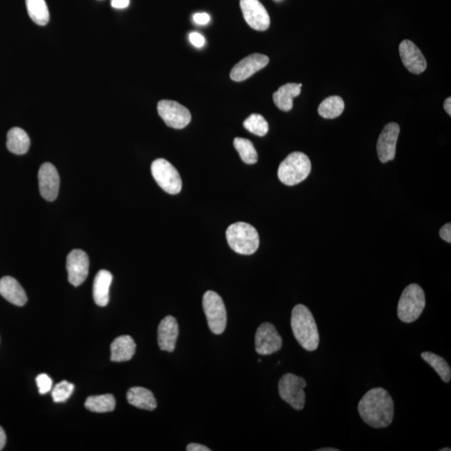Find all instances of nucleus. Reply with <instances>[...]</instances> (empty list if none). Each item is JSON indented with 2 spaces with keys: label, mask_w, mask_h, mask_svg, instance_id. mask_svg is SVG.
I'll list each match as a JSON object with an SVG mask.
<instances>
[{
  "label": "nucleus",
  "mask_w": 451,
  "mask_h": 451,
  "mask_svg": "<svg viewBox=\"0 0 451 451\" xmlns=\"http://www.w3.org/2000/svg\"><path fill=\"white\" fill-rule=\"evenodd\" d=\"M246 22L255 31H264L269 28L270 17L259 0H240Z\"/></svg>",
  "instance_id": "12"
},
{
  "label": "nucleus",
  "mask_w": 451,
  "mask_h": 451,
  "mask_svg": "<svg viewBox=\"0 0 451 451\" xmlns=\"http://www.w3.org/2000/svg\"><path fill=\"white\" fill-rule=\"evenodd\" d=\"M440 236L443 240L451 242V224L447 223L440 230Z\"/></svg>",
  "instance_id": "33"
},
{
  "label": "nucleus",
  "mask_w": 451,
  "mask_h": 451,
  "mask_svg": "<svg viewBox=\"0 0 451 451\" xmlns=\"http://www.w3.org/2000/svg\"><path fill=\"white\" fill-rule=\"evenodd\" d=\"M421 358L436 371V373L440 376L443 381L445 383H449L450 381V367L444 358L432 352L422 353Z\"/></svg>",
  "instance_id": "27"
},
{
  "label": "nucleus",
  "mask_w": 451,
  "mask_h": 451,
  "mask_svg": "<svg viewBox=\"0 0 451 451\" xmlns=\"http://www.w3.org/2000/svg\"><path fill=\"white\" fill-rule=\"evenodd\" d=\"M292 333L304 349L315 351L319 345V333L315 317L309 309L298 304L292 309L291 317Z\"/></svg>",
  "instance_id": "2"
},
{
  "label": "nucleus",
  "mask_w": 451,
  "mask_h": 451,
  "mask_svg": "<svg viewBox=\"0 0 451 451\" xmlns=\"http://www.w3.org/2000/svg\"><path fill=\"white\" fill-rule=\"evenodd\" d=\"M244 127L258 136H264L269 132V123L264 117L259 114L251 115L244 122Z\"/></svg>",
  "instance_id": "29"
},
{
  "label": "nucleus",
  "mask_w": 451,
  "mask_h": 451,
  "mask_svg": "<svg viewBox=\"0 0 451 451\" xmlns=\"http://www.w3.org/2000/svg\"><path fill=\"white\" fill-rule=\"evenodd\" d=\"M312 165L307 155L292 152L284 159L278 167L280 181L287 186H295L306 179L311 173Z\"/></svg>",
  "instance_id": "4"
},
{
  "label": "nucleus",
  "mask_w": 451,
  "mask_h": 451,
  "mask_svg": "<svg viewBox=\"0 0 451 451\" xmlns=\"http://www.w3.org/2000/svg\"><path fill=\"white\" fill-rule=\"evenodd\" d=\"M425 307L424 290L412 283L404 288L398 304V317L404 323H413L421 315Z\"/></svg>",
  "instance_id": "5"
},
{
  "label": "nucleus",
  "mask_w": 451,
  "mask_h": 451,
  "mask_svg": "<svg viewBox=\"0 0 451 451\" xmlns=\"http://www.w3.org/2000/svg\"><path fill=\"white\" fill-rule=\"evenodd\" d=\"M211 18L207 13H198L193 16L195 23L198 24H207Z\"/></svg>",
  "instance_id": "34"
},
{
  "label": "nucleus",
  "mask_w": 451,
  "mask_h": 451,
  "mask_svg": "<svg viewBox=\"0 0 451 451\" xmlns=\"http://www.w3.org/2000/svg\"><path fill=\"white\" fill-rule=\"evenodd\" d=\"M401 60L406 69L413 74L423 73L427 67L424 54L412 41L405 40L399 45Z\"/></svg>",
  "instance_id": "16"
},
{
  "label": "nucleus",
  "mask_w": 451,
  "mask_h": 451,
  "mask_svg": "<svg viewBox=\"0 0 451 451\" xmlns=\"http://www.w3.org/2000/svg\"><path fill=\"white\" fill-rule=\"evenodd\" d=\"M129 0H111V6L115 8H125L129 6Z\"/></svg>",
  "instance_id": "36"
},
{
  "label": "nucleus",
  "mask_w": 451,
  "mask_h": 451,
  "mask_svg": "<svg viewBox=\"0 0 451 451\" xmlns=\"http://www.w3.org/2000/svg\"><path fill=\"white\" fill-rule=\"evenodd\" d=\"M283 345L282 337L270 323L259 326L255 335V348L261 355H270L278 352Z\"/></svg>",
  "instance_id": "10"
},
{
  "label": "nucleus",
  "mask_w": 451,
  "mask_h": 451,
  "mask_svg": "<svg viewBox=\"0 0 451 451\" xmlns=\"http://www.w3.org/2000/svg\"><path fill=\"white\" fill-rule=\"evenodd\" d=\"M451 450L450 448H445V449H441L440 451H450Z\"/></svg>",
  "instance_id": "40"
},
{
  "label": "nucleus",
  "mask_w": 451,
  "mask_h": 451,
  "mask_svg": "<svg viewBox=\"0 0 451 451\" xmlns=\"http://www.w3.org/2000/svg\"><path fill=\"white\" fill-rule=\"evenodd\" d=\"M205 315L209 329L215 334H221L227 327V310L223 299L216 292H205L203 299Z\"/></svg>",
  "instance_id": "6"
},
{
  "label": "nucleus",
  "mask_w": 451,
  "mask_h": 451,
  "mask_svg": "<svg viewBox=\"0 0 451 451\" xmlns=\"http://www.w3.org/2000/svg\"><path fill=\"white\" fill-rule=\"evenodd\" d=\"M31 19L37 24L44 26L49 20V13L45 0H25Z\"/></svg>",
  "instance_id": "26"
},
{
  "label": "nucleus",
  "mask_w": 451,
  "mask_h": 451,
  "mask_svg": "<svg viewBox=\"0 0 451 451\" xmlns=\"http://www.w3.org/2000/svg\"><path fill=\"white\" fill-rule=\"evenodd\" d=\"M89 257L86 252L79 249L71 251L66 261L70 283L74 287L81 285L89 274Z\"/></svg>",
  "instance_id": "11"
},
{
  "label": "nucleus",
  "mask_w": 451,
  "mask_h": 451,
  "mask_svg": "<svg viewBox=\"0 0 451 451\" xmlns=\"http://www.w3.org/2000/svg\"><path fill=\"white\" fill-rule=\"evenodd\" d=\"M226 236L230 248L242 255L253 254L260 244L256 228L242 221L230 225Z\"/></svg>",
  "instance_id": "3"
},
{
  "label": "nucleus",
  "mask_w": 451,
  "mask_h": 451,
  "mask_svg": "<svg viewBox=\"0 0 451 451\" xmlns=\"http://www.w3.org/2000/svg\"><path fill=\"white\" fill-rule=\"evenodd\" d=\"M74 384L66 381H61L56 384L52 390V398L54 402H65L70 398L74 391Z\"/></svg>",
  "instance_id": "30"
},
{
  "label": "nucleus",
  "mask_w": 451,
  "mask_h": 451,
  "mask_svg": "<svg viewBox=\"0 0 451 451\" xmlns=\"http://www.w3.org/2000/svg\"><path fill=\"white\" fill-rule=\"evenodd\" d=\"M157 111L166 125L171 128L183 129L191 122L189 110L174 100H161L157 104Z\"/></svg>",
  "instance_id": "9"
},
{
  "label": "nucleus",
  "mask_w": 451,
  "mask_h": 451,
  "mask_svg": "<svg viewBox=\"0 0 451 451\" xmlns=\"http://www.w3.org/2000/svg\"><path fill=\"white\" fill-rule=\"evenodd\" d=\"M0 295L16 306L22 307L27 302L24 288L16 279L10 276L0 279Z\"/></svg>",
  "instance_id": "18"
},
{
  "label": "nucleus",
  "mask_w": 451,
  "mask_h": 451,
  "mask_svg": "<svg viewBox=\"0 0 451 451\" xmlns=\"http://www.w3.org/2000/svg\"><path fill=\"white\" fill-rule=\"evenodd\" d=\"M6 443V434L4 433L3 428L0 426V450L3 449Z\"/></svg>",
  "instance_id": "37"
},
{
  "label": "nucleus",
  "mask_w": 451,
  "mask_h": 451,
  "mask_svg": "<svg viewBox=\"0 0 451 451\" xmlns=\"http://www.w3.org/2000/svg\"><path fill=\"white\" fill-rule=\"evenodd\" d=\"M340 450L335 449V448H321L319 450H316V451H338Z\"/></svg>",
  "instance_id": "39"
},
{
  "label": "nucleus",
  "mask_w": 451,
  "mask_h": 451,
  "mask_svg": "<svg viewBox=\"0 0 451 451\" xmlns=\"http://www.w3.org/2000/svg\"><path fill=\"white\" fill-rule=\"evenodd\" d=\"M113 276L107 270H100L96 274L93 285V298L95 303L100 307H106L110 300V287Z\"/></svg>",
  "instance_id": "20"
},
{
  "label": "nucleus",
  "mask_w": 451,
  "mask_h": 451,
  "mask_svg": "<svg viewBox=\"0 0 451 451\" xmlns=\"http://www.w3.org/2000/svg\"><path fill=\"white\" fill-rule=\"evenodd\" d=\"M358 409L362 420L371 427L386 428L394 418V400L384 388H374L363 396Z\"/></svg>",
  "instance_id": "1"
},
{
  "label": "nucleus",
  "mask_w": 451,
  "mask_h": 451,
  "mask_svg": "<svg viewBox=\"0 0 451 451\" xmlns=\"http://www.w3.org/2000/svg\"><path fill=\"white\" fill-rule=\"evenodd\" d=\"M136 345L133 338L129 335L116 338L111 345V359L113 362L131 361L136 353Z\"/></svg>",
  "instance_id": "19"
},
{
  "label": "nucleus",
  "mask_w": 451,
  "mask_h": 451,
  "mask_svg": "<svg viewBox=\"0 0 451 451\" xmlns=\"http://www.w3.org/2000/svg\"><path fill=\"white\" fill-rule=\"evenodd\" d=\"M234 148L240 155L242 160L246 164H255L258 160V156L256 149H255L252 141L245 138L237 137L233 142Z\"/></svg>",
  "instance_id": "28"
},
{
  "label": "nucleus",
  "mask_w": 451,
  "mask_h": 451,
  "mask_svg": "<svg viewBox=\"0 0 451 451\" xmlns=\"http://www.w3.org/2000/svg\"><path fill=\"white\" fill-rule=\"evenodd\" d=\"M157 333L158 345L160 349L166 352H173L179 334L177 319L173 316H166L159 324Z\"/></svg>",
  "instance_id": "17"
},
{
  "label": "nucleus",
  "mask_w": 451,
  "mask_h": 451,
  "mask_svg": "<svg viewBox=\"0 0 451 451\" xmlns=\"http://www.w3.org/2000/svg\"><path fill=\"white\" fill-rule=\"evenodd\" d=\"M445 110L449 116H451V98H447L444 103Z\"/></svg>",
  "instance_id": "38"
},
{
  "label": "nucleus",
  "mask_w": 451,
  "mask_h": 451,
  "mask_svg": "<svg viewBox=\"0 0 451 451\" xmlns=\"http://www.w3.org/2000/svg\"><path fill=\"white\" fill-rule=\"evenodd\" d=\"M345 110V102L340 96L333 95L326 98L319 104V114L325 119H334Z\"/></svg>",
  "instance_id": "25"
},
{
  "label": "nucleus",
  "mask_w": 451,
  "mask_h": 451,
  "mask_svg": "<svg viewBox=\"0 0 451 451\" xmlns=\"http://www.w3.org/2000/svg\"><path fill=\"white\" fill-rule=\"evenodd\" d=\"M85 406L91 412H111L116 407V399L111 394L90 396L86 399Z\"/></svg>",
  "instance_id": "24"
},
{
  "label": "nucleus",
  "mask_w": 451,
  "mask_h": 451,
  "mask_svg": "<svg viewBox=\"0 0 451 451\" xmlns=\"http://www.w3.org/2000/svg\"><path fill=\"white\" fill-rule=\"evenodd\" d=\"M302 84L288 83L274 94V102L280 110L290 111L294 106V99L301 93Z\"/></svg>",
  "instance_id": "21"
},
{
  "label": "nucleus",
  "mask_w": 451,
  "mask_h": 451,
  "mask_svg": "<svg viewBox=\"0 0 451 451\" xmlns=\"http://www.w3.org/2000/svg\"><path fill=\"white\" fill-rule=\"evenodd\" d=\"M152 173L159 187L167 193L175 195L182 191L181 175L166 159L159 158L152 162Z\"/></svg>",
  "instance_id": "8"
},
{
  "label": "nucleus",
  "mask_w": 451,
  "mask_h": 451,
  "mask_svg": "<svg viewBox=\"0 0 451 451\" xmlns=\"http://www.w3.org/2000/svg\"><path fill=\"white\" fill-rule=\"evenodd\" d=\"M52 379L46 374H40L37 376L36 383L39 388L40 395L47 394L52 388Z\"/></svg>",
  "instance_id": "31"
},
{
  "label": "nucleus",
  "mask_w": 451,
  "mask_h": 451,
  "mask_svg": "<svg viewBox=\"0 0 451 451\" xmlns=\"http://www.w3.org/2000/svg\"><path fill=\"white\" fill-rule=\"evenodd\" d=\"M31 146V139L23 129L14 127L7 134V148L15 155L26 153Z\"/></svg>",
  "instance_id": "23"
},
{
  "label": "nucleus",
  "mask_w": 451,
  "mask_h": 451,
  "mask_svg": "<svg viewBox=\"0 0 451 451\" xmlns=\"http://www.w3.org/2000/svg\"><path fill=\"white\" fill-rule=\"evenodd\" d=\"M399 131V125L392 122L387 124L380 134L377 142V152L379 161L382 163L394 160Z\"/></svg>",
  "instance_id": "15"
},
{
  "label": "nucleus",
  "mask_w": 451,
  "mask_h": 451,
  "mask_svg": "<svg viewBox=\"0 0 451 451\" xmlns=\"http://www.w3.org/2000/svg\"><path fill=\"white\" fill-rule=\"evenodd\" d=\"M306 386V380L303 378L294 374H286L279 380V395L292 408L296 411H302L306 399L304 392V388Z\"/></svg>",
  "instance_id": "7"
},
{
  "label": "nucleus",
  "mask_w": 451,
  "mask_h": 451,
  "mask_svg": "<svg viewBox=\"0 0 451 451\" xmlns=\"http://www.w3.org/2000/svg\"><path fill=\"white\" fill-rule=\"evenodd\" d=\"M189 39L191 43L196 46V47L200 48L205 45L204 37L198 32L191 33Z\"/></svg>",
  "instance_id": "32"
},
{
  "label": "nucleus",
  "mask_w": 451,
  "mask_h": 451,
  "mask_svg": "<svg viewBox=\"0 0 451 451\" xmlns=\"http://www.w3.org/2000/svg\"><path fill=\"white\" fill-rule=\"evenodd\" d=\"M187 451H210L211 450L207 448V446L200 444H196V443H191L187 447Z\"/></svg>",
  "instance_id": "35"
},
{
  "label": "nucleus",
  "mask_w": 451,
  "mask_h": 451,
  "mask_svg": "<svg viewBox=\"0 0 451 451\" xmlns=\"http://www.w3.org/2000/svg\"><path fill=\"white\" fill-rule=\"evenodd\" d=\"M127 398L129 404L145 411H154L157 406V399L148 388L133 387L127 392Z\"/></svg>",
  "instance_id": "22"
},
{
  "label": "nucleus",
  "mask_w": 451,
  "mask_h": 451,
  "mask_svg": "<svg viewBox=\"0 0 451 451\" xmlns=\"http://www.w3.org/2000/svg\"><path fill=\"white\" fill-rule=\"evenodd\" d=\"M269 58L264 54H253L238 62L230 73L234 81L240 82L250 78L269 64Z\"/></svg>",
  "instance_id": "14"
},
{
  "label": "nucleus",
  "mask_w": 451,
  "mask_h": 451,
  "mask_svg": "<svg viewBox=\"0 0 451 451\" xmlns=\"http://www.w3.org/2000/svg\"><path fill=\"white\" fill-rule=\"evenodd\" d=\"M38 179H39V188L42 198L48 202L56 200L60 189V175L56 166L52 163H44L40 166Z\"/></svg>",
  "instance_id": "13"
}]
</instances>
